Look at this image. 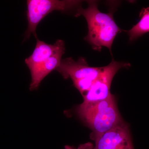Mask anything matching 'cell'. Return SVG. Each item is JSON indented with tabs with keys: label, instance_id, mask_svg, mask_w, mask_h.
Segmentation results:
<instances>
[{
	"label": "cell",
	"instance_id": "cell-8",
	"mask_svg": "<svg viewBox=\"0 0 149 149\" xmlns=\"http://www.w3.org/2000/svg\"><path fill=\"white\" fill-rule=\"evenodd\" d=\"M65 52V46H62L56 52L49 58L31 76V82L29 90L34 91L39 88L41 82L46 76L58 67L62 60V57Z\"/></svg>",
	"mask_w": 149,
	"mask_h": 149
},
{
	"label": "cell",
	"instance_id": "cell-5",
	"mask_svg": "<svg viewBox=\"0 0 149 149\" xmlns=\"http://www.w3.org/2000/svg\"><path fill=\"white\" fill-rule=\"evenodd\" d=\"M129 63L112 60L108 65L104 66L103 71L94 83L90 90L83 95L84 103L100 101L112 95L110 91L112 81L115 75L122 68H128Z\"/></svg>",
	"mask_w": 149,
	"mask_h": 149
},
{
	"label": "cell",
	"instance_id": "cell-7",
	"mask_svg": "<svg viewBox=\"0 0 149 149\" xmlns=\"http://www.w3.org/2000/svg\"><path fill=\"white\" fill-rule=\"evenodd\" d=\"M37 39L36 46L33 53L25 59V63L30 70L31 75L35 74L42 65L55 53L60 48L65 45L63 40H57L53 45L48 44Z\"/></svg>",
	"mask_w": 149,
	"mask_h": 149
},
{
	"label": "cell",
	"instance_id": "cell-2",
	"mask_svg": "<svg viewBox=\"0 0 149 149\" xmlns=\"http://www.w3.org/2000/svg\"><path fill=\"white\" fill-rule=\"evenodd\" d=\"M74 111L92 131L90 138L93 141L124 120L113 95L100 101L82 102L76 107Z\"/></svg>",
	"mask_w": 149,
	"mask_h": 149
},
{
	"label": "cell",
	"instance_id": "cell-6",
	"mask_svg": "<svg viewBox=\"0 0 149 149\" xmlns=\"http://www.w3.org/2000/svg\"><path fill=\"white\" fill-rule=\"evenodd\" d=\"M94 141L92 149H135L130 126L124 120Z\"/></svg>",
	"mask_w": 149,
	"mask_h": 149
},
{
	"label": "cell",
	"instance_id": "cell-4",
	"mask_svg": "<svg viewBox=\"0 0 149 149\" xmlns=\"http://www.w3.org/2000/svg\"><path fill=\"white\" fill-rule=\"evenodd\" d=\"M82 1L76 0H27V17L28 27L24 41L33 35L37 39L36 29L40 22L54 11H67L81 6Z\"/></svg>",
	"mask_w": 149,
	"mask_h": 149
},
{
	"label": "cell",
	"instance_id": "cell-9",
	"mask_svg": "<svg viewBox=\"0 0 149 149\" xmlns=\"http://www.w3.org/2000/svg\"><path fill=\"white\" fill-rule=\"evenodd\" d=\"M140 20L127 31L130 42H133L149 32V7L143 8L139 14Z\"/></svg>",
	"mask_w": 149,
	"mask_h": 149
},
{
	"label": "cell",
	"instance_id": "cell-3",
	"mask_svg": "<svg viewBox=\"0 0 149 149\" xmlns=\"http://www.w3.org/2000/svg\"><path fill=\"white\" fill-rule=\"evenodd\" d=\"M104 66H90L83 57L75 61L72 58L62 59L56 69L65 79L72 80L73 85L83 95L88 92L103 71Z\"/></svg>",
	"mask_w": 149,
	"mask_h": 149
},
{
	"label": "cell",
	"instance_id": "cell-1",
	"mask_svg": "<svg viewBox=\"0 0 149 149\" xmlns=\"http://www.w3.org/2000/svg\"><path fill=\"white\" fill-rule=\"evenodd\" d=\"M87 3V8L80 7L74 15L75 17L83 15L88 23V34L84 39L95 50L100 52L103 47H105L112 55V46L115 38L123 30L115 22L113 11L104 13L98 8L97 1H88Z\"/></svg>",
	"mask_w": 149,
	"mask_h": 149
},
{
	"label": "cell",
	"instance_id": "cell-10",
	"mask_svg": "<svg viewBox=\"0 0 149 149\" xmlns=\"http://www.w3.org/2000/svg\"><path fill=\"white\" fill-rule=\"evenodd\" d=\"M94 145L91 143L88 142L79 145L77 148L73 146L66 145L65 146L64 149H92Z\"/></svg>",
	"mask_w": 149,
	"mask_h": 149
}]
</instances>
